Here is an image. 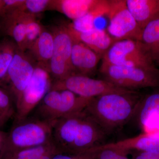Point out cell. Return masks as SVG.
Listing matches in <instances>:
<instances>
[{"label":"cell","instance_id":"4316f807","mask_svg":"<svg viewBox=\"0 0 159 159\" xmlns=\"http://www.w3.org/2000/svg\"><path fill=\"white\" fill-rule=\"evenodd\" d=\"M51 0H25L17 9L34 15L50 9Z\"/></svg>","mask_w":159,"mask_h":159},{"label":"cell","instance_id":"8992f818","mask_svg":"<svg viewBox=\"0 0 159 159\" xmlns=\"http://www.w3.org/2000/svg\"><path fill=\"white\" fill-rule=\"evenodd\" d=\"M102 64L125 66H156L140 41H116L102 58Z\"/></svg>","mask_w":159,"mask_h":159},{"label":"cell","instance_id":"cb8c5ba5","mask_svg":"<svg viewBox=\"0 0 159 159\" xmlns=\"http://www.w3.org/2000/svg\"><path fill=\"white\" fill-rule=\"evenodd\" d=\"M54 147L55 145L52 142L36 147L6 152L1 156L0 159H38Z\"/></svg>","mask_w":159,"mask_h":159},{"label":"cell","instance_id":"d6986e66","mask_svg":"<svg viewBox=\"0 0 159 159\" xmlns=\"http://www.w3.org/2000/svg\"><path fill=\"white\" fill-rule=\"evenodd\" d=\"M54 36L52 32L44 29L28 50L30 56L38 62V64L48 68L54 50Z\"/></svg>","mask_w":159,"mask_h":159},{"label":"cell","instance_id":"ba28073f","mask_svg":"<svg viewBox=\"0 0 159 159\" xmlns=\"http://www.w3.org/2000/svg\"><path fill=\"white\" fill-rule=\"evenodd\" d=\"M107 31L116 41H141L142 30L127 8L126 0H110Z\"/></svg>","mask_w":159,"mask_h":159},{"label":"cell","instance_id":"4dcf8cb0","mask_svg":"<svg viewBox=\"0 0 159 159\" xmlns=\"http://www.w3.org/2000/svg\"><path fill=\"white\" fill-rule=\"evenodd\" d=\"M133 159H159V152H139Z\"/></svg>","mask_w":159,"mask_h":159},{"label":"cell","instance_id":"d4e9b609","mask_svg":"<svg viewBox=\"0 0 159 159\" xmlns=\"http://www.w3.org/2000/svg\"><path fill=\"white\" fill-rule=\"evenodd\" d=\"M18 48L13 40L6 39V45L0 56V85H2L7 75V71L15 54Z\"/></svg>","mask_w":159,"mask_h":159},{"label":"cell","instance_id":"8fae6325","mask_svg":"<svg viewBox=\"0 0 159 159\" xmlns=\"http://www.w3.org/2000/svg\"><path fill=\"white\" fill-rule=\"evenodd\" d=\"M84 112L69 153L70 154L83 153L105 144L104 140L107 135L100 125Z\"/></svg>","mask_w":159,"mask_h":159},{"label":"cell","instance_id":"5b68a950","mask_svg":"<svg viewBox=\"0 0 159 159\" xmlns=\"http://www.w3.org/2000/svg\"><path fill=\"white\" fill-rule=\"evenodd\" d=\"M52 82L48 68L38 64L31 80L15 102L14 122H20L29 117L50 90Z\"/></svg>","mask_w":159,"mask_h":159},{"label":"cell","instance_id":"ac0fdd59","mask_svg":"<svg viewBox=\"0 0 159 159\" xmlns=\"http://www.w3.org/2000/svg\"><path fill=\"white\" fill-rule=\"evenodd\" d=\"M99 0H51L50 9L56 10L74 20L90 11Z\"/></svg>","mask_w":159,"mask_h":159},{"label":"cell","instance_id":"4fadbf2b","mask_svg":"<svg viewBox=\"0 0 159 159\" xmlns=\"http://www.w3.org/2000/svg\"><path fill=\"white\" fill-rule=\"evenodd\" d=\"M73 40L71 62L74 74L90 77L102 57L84 44Z\"/></svg>","mask_w":159,"mask_h":159},{"label":"cell","instance_id":"ffe728a7","mask_svg":"<svg viewBox=\"0 0 159 159\" xmlns=\"http://www.w3.org/2000/svg\"><path fill=\"white\" fill-rule=\"evenodd\" d=\"M110 0H99L97 4L85 15L73 21L68 25L78 32L90 31L96 28V21L103 16H107L110 9Z\"/></svg>","mask_w":159,"mask_h":159},{"label":"cell","instance_id":"83f0119b","mask_svg":"<svg viewBox=\"0 0 159 159\" xmlns=\"http://www.w3.org/2000/svg\"><path fill=\"white\" fill-rule=\"evenodd\" d=\"M94 149L93 159H130L127 157L128 152L124 151L102 146L95 148Z\"/></svg>","mask_w":159,"mask_h":159},{"label":"cell","instance_id":"3957f363","mask_svg":"<svg viewBox=\"0 0 159 159\" xmlns=\"http://www.w3.org/2000/svg\"><path fill=\"white\" fill-rule=\"evenodd\" d=\"M91 99L68 90L51 88L33 111V117L52 124L62 117L84 110Z\"/></svg>","mask_w":159,"mask_h":159},{"label":"cell","instance_id":"44dd1931","mask_svg":"<svg viewBox=\"0 0 159 159\" xmlns=\"http://www.w3.org/2000/svg\"><path fill=\"white\" fill-rule=\"evenodd\" d=\"M156 115H159V90L141 97L131 120L143 129L148 119Z\"/></svg>","mask_w":159,"mask_h":159},{"label":"cell","instance_id":"5bb4252c","mask_svg":"<svg viewBox=\"0 0 159 159\" xmlns=\"http://www.w3.org/2000/svg\"><path fill=\"white\" fill-rule=\"evenodd\" d=\"M1 19L0 29L12 39L20 50L26 51L25 12L15 9L7 12Z\"/></svg>","mask_w":159,"mask_h":159},{"label":"cell","instance_id":"9a60e30c","mask_svg":"<svg viewBox=\"0 0 159 159\" xmlns=\"http://www.w3.org/2000/svg\"><path fill=\"white\" fill-rule=\"evenodd\" d=\"M73 39L84 44L102 57L116 40L104 29L96 27L86 32H78L66 25Z\"/></svg>","mask_w":159,"mask_h":159},{"label":"cell","instance_id":"9c48e42d","mask_svg":"<svg viewBox=\"0 0 159 159\" xmlns=\"http://www.w3.org/2000/svg\"><path fill=\"white\" fill-rule=\"evenodd\" d=\"M51 88L68 90L80 97L90 99L111 93L132 91L119 88L103 79H94L78 74H72L63 80L54 81Z\"/></svg>","mask_w":159,"mask_h":159},{"label":"cell","instance_id":"d6a6232c","mask_svg":"<svg viewBox=\"0 0 159 159\" xmlns=\"http://www.w3.org/2000/svg\"><path fill=\"white\" fill-rule=\"evenodd\" d=\"M4 15V1L0 0V18Z\"/></svg>","mask_w":159,"mask_h":159},{"label":"cell","instance_id":"6da1fadb","mask_svg":"<svg viewBox=\"0 0 159 159\" xmlns=\"http://www.w3.org/2000/svg\"><path fill=\"white\" fill-rule=\"evenodd\" d=\"M142 96L135 91L92 98L84 111L108 135L130 122Z\"/></svg>","mask_w":159,"mask_h":159},{"label":"cell","instance_id":"52a82bcc","mask_svg":"<svg viewBox=\"0 0 159 159\" xmlns=\"http://www.w3.org/2000/svg\"><path fill=\"white\" fill-rule=\"evenodd\" d=\"M54 36V50L48 69L55 80H63L74 74L71 62L73 38L66 26L55 27L52 31Z\"/></svg>","mask_w":159,"mask_h":159},{"label":"cell","instance_id":"7402d4cb","mask_svg":"<svg viewBox=\"0 0 159 159\" xmlns=\"http://www.w3.org/2000/svg\"><path fill=\"white\" fill-rule=\"evenodd\" d=\"M140 41L155 65H159V19L145 26L142 30Z\"/></svg>","mask_w":159,"mask_h":159},{"label":"cell","instance_id":"484cf974","mask_svg":"<svg viewBox=\"0 0 159 159\" xmlns=\"http://www.w3.org/2000/svg\"><path fill=\"white\" fill-rule=\"evenodd\" d=\"M26 50H28L39 37L44 29L36 18V15H34L26 13Z\"/></svg>","mask_w":159,"mask_h":159},{"label":"cell","instance_id":"30bf717a","mask_svg":"<svg viewBox=\"0 0 159 159\" xmlns=\"http://www.w3.org/2000/svg\"><path fill=\"white\" fill-rule=\"evenodd\" d=\"M33 59L18 48L9 66L2 86L8 90L15 103L28 85L34 73L36 66L34 65Z\"/></svg>","mask_w":159,"mask_h":159},{"label":"cell","instance_id":"f546056e","mask_svg":"<svg viewBox=\"0 0 159 159\" xmlns=\"http://www.w3.org/2000/svg\"><path fill=\"white\" fill-rule=\"evenodd\" d=\"M145 133L159 134V115L150 117L143 128Z\"/></svg>","mask_w":159,"mask_h":159},{"label":"cell","instance_id":"f1b7e54d","mask_svg":"<svg viewBox=\"0 0 159 159\" xmlns=\"http://www.w3.org/2000/svg\"><path fill=\"white\" fill-rule=\"evenodd\" d=\"M95 150L94 148L77 154L59 153L56 155L52 159H93Z\"/></svg>","mask_w":159,"mask_h":159},{"label":"cell","instance_id":"603a6c76","mask_svg":"<svg viewBox=\"0 0 159 159\" xmlns=\"http://www.w3.org/2000/svg\"><path fill=\"white\" fill-rule=\"evenodd\" d=\"M16 107L13 97L6 88L0 85V130L10 119L15 118Z\"/></svg>","mask_w":159,"mask_h":159},{"label":"cell","instance_id":"7a4b0ae2","mask_svg":"<svg viewBox=\"0 0 159 159\" xmlns=\"http://www.w3.org/2000/svg\"><path fill=\"white\" fill-rule=\"evenodd\" d=\"M52 142V124L35 117H28L22 121L14 122L6 134L1 155Z\"/></svg>","mask_w":159,"mask_h":159},{"label":"cell","instance_id":"277c9868","mask_svg":"<svg viewBox=\"0 0 159 159\" xmlns=\"http://www.w3.org/2000/svg\"><path fill=\"white\" fill-rule=\"evenodd\" d=\"M103 79L121 88L135 91L145 88L159 87V69L101 64Z\"/></svg>","mask_w":159,"mask_h":159},{"label":"cell","instance_id":"1f68e13d","mask_svg":"<svg viewBox=\"0 0 159 159\" xmlns=\"http://www.w3.org/2000/svg\"><path fill=\"white\" fill-rule=\"evenodd\" d=\"M6 134H7V133H5L2 131L0 130V156L2 154L4 144H5Z\"/></svg>","mask_w":159,"mask_h":159},{"label":"cell","instance_id":"7c38bea8","mask_svg":"<svg viewBox=\"0 0 159 159\" xmlns=\"http://www.w3.org/2000/svg\"><path fill=\"white\" fill-rule=\"evenodd\" d=\"M84 111L62 117L52 124V141L63 153H70Z\"/></svg>","mask_w":159,"mask_h":159},{"label":"cell","instance_id":"e0dca14e","mask_svg":"<svg viewBox=\"0 0 159 159\" xmlns=\"http://www.w3.org/2000/svg\"><path fill=\"white\" fill-rule=\"evenodd\" d=\"M126 3L142 30L151 22L159 19V0H126Z\"/></svg>","mask_w":159,"mask_h":159},{"label":"cell","instance_id":"2e32d148","mask_svg":"<svg viewBox=\"0 0 159 159\" xmlns=\"http://www.w3.org/2000/svg\"><path fill=\"white\" fill-rule=\"evenodd\" d=\"M106 148H115L129 152H159V134L145 133L137 136L102 145Z\"/></svg>","mask_w":159,"mask_h":159}]
</instances>
